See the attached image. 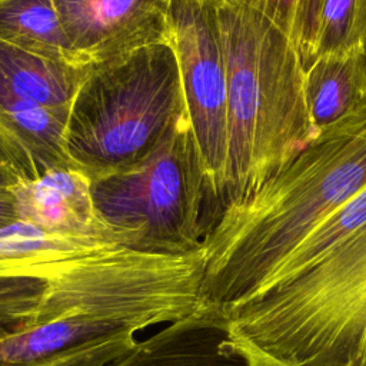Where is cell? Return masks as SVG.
I'll return each instance as SVG.
<instances>
[{
	"mask_svg": "<svg viewBox=\"0 0 366 366\" xmlns=\"http://www.w3.org/2000/svg\"><path fill=\"white\" fill-rule=\"evenodd\" d=\"M203 253H144L117 244L59 269L33 315L0 330V366H109L136 335L193 313Z\"/></svg>",
	"mask_w": 366,
	"mask_h": 366,
	"instance_id": "cell-1",
	"label": "cell"
},
{
	"mask_svg": "<svg viewBox=\"0 0 366 366\" xmlns=\"http://www.w3.org/2000/svg\"><path fill=\"white\" fill-rule=\"evenodd\" d=\"M366 186V106L316 137L250 196L229 203L202 243L199 307L220 317L257 293L295 247Z\"/></svg>",
	"mask_w": 366,
	"mask_h": 366,
	"instance_id": "cell-2",
	"label": "cell"
},
{
	"mask_svg": "<svg viewBox=\"0 0 366 366\" xmlns=\"http://www.w3.org/2000/svg\"><path fill=\"white\" fill-rule=\"evenodd\" d=\"M227 74L224 207L254 193L317 134L305 66L290 39L262 13L213 0Z\"/></svg>",
	"mask_w": 366,
	"mask_h": 366,
	"instance_id": "cell-3",
	"label": "cell"
},
{
	"mask_svg": "<svg viewBox=\"0 0 366 366\" xmlns=\"http://www.w3.org/2000/svg\"><path fill=\"white\" fill-rule=\"evenodd\" d=\"M184 123L177 57L170 43H159L89 69L67 116L64 144L74 166L97 180L137 167Z\"/></svg>",
	"mask_w": 366,
	"mask_h": 366,
	"instance_id": "cell-4",
	"label": "cell"
},
{
	"mask_svg": "<svg viewBox=\"0 0 366 366\" xmlns=\"http://www.w3.org/2000/svg\"><path fill=\"white\" fill-rule=\"evenodd\" d=\"M92 196L122 243L144 253L199 250L222 214L190 123L137 167L92 180Z\"/></svg>",
	"mask_w": 366,
	"mask_h": 366,
	"instance_id": "cell-5",
	"label": "cell"
},
{
	"mask_svg": "<svg viewBox=\"0 0 366 366\" xmlns=\"http://www.w3.org/2000/svg\"><path fill=\"white\" fill-rule=\"evenodd\" d=\"M190 127L222 212L227 160V74L213 0H173L169 13Z\"/></svg>",
	"mask_w": 366,
	"mask_h": 366,
	"instance_id": "cell-6",
	"label": "cell"
},
{
	"mask_svg": "<svg viewBox=\"0 0 366 366\" xmlns=\"http://www.w3.org/2000/svg\"><path fill=\"white\" fill-rule=\"evenodd\" d=\"M173 0H53L80 60L92 67L169 43Z\"/></svg>",
	"mask_w": 366,
	"mask_h": 366,
	"instance_id": "cell-7",
	"label": "cell"
},
{
	"mask_svg": "<svg viewBox=\"0 0 366 366\" xmlns=\"http://www.w3.org/2000/svg\"><path fill=\"white\" fill-rule=\"evenodd\" d=\"M10 189L21 222L53 234L123 244L94 206L92 180L76 167L53 169L36 179H20Z\"/></svg>",
	"mask_w": 366,
	"mask_h": 366,
	"instance_id": "cell-8",
	"label": "cell"
},
{
	"mask_svg": "<svg viewBox=\"0 0 366 366\" xmlns=\"http://www.w3.org/2000/svg\"><path fill=\"white\" fill-rule=\"evenodd\" d=\"M66 122L67 116L0 87V147L20 179L76 167L64 144Z\"/></svg>",
	"mask_w": 366,
	"mask_h": 366,
	"instance_id": "cell-9",
	"label": "cell"
},
{
	"mask_svg": "<svg viewBox=\"0 0 366 366\" xmlns=\"http://www.w3.org/2000/svg\"><path fill=\"white\" fill-rule=\"evenodd\" d=\"M109 366H243L229 346L226 320L199 307L156 333Z\"/></svg>",
	"mask_w": 366,
	"mask_h": 366,
	"instance_id": "cell-10",
	"label": "cell"
},
{
	"mask_svg": "<svg viewBox=\"0 0 366 366\" xmlns=\"http://www.w3.org/2000/svg\"><path fill=\"white\" fill-rule=\"evenodd\" d=\"M119 243L47 233L17 220L0 229V280L50 277L67 263Z\"/></svg>",
	"mask_w": 366,
	"mask_h": 366,
	"instance_id": "cell-11",
	"label": "cell"
},
{
	"mask_svg": "<svg viewBox=\"0 0 366 366\" xmlns=\"http://www.w3.org/2000/svg\"><path fill=\"white\" fill-rule=\"evenodd\" d=\"M305 93L317 133L366 106V49L316 56L305 69Z\"/></svg>",
	"mask_w": 366,
	"mask_h": 366,
	"instance_id": "cell-12",
	"label": "cell"
},
{
	"mask_svg": "<svg viewBox=\"0 0 366 366\" xmlns=\"http://www.w3.org/2000/svg\"><path fill=\"white\" fill-rule=\"evenodd\" d=\"M89 69L54 63L0 40V87L64 116Z\"/></svg>",
	"mask_w": 366,
	"mask_h": 366,
	"instance_id": "cell-13",
	"label": "cell"
},
{
	"mask_svg": "<svg viewBox=\"0 0 366 366\" xmlns=\"http://www.w3.org/2000/svg\"><path fill=\"white\" fill-rule=\"evenodd\" d=\"M0 40L54 63L89 67L73 50L53 0H0Z\"/></svg>",
	"mask_w": 366,
	"mask_h": 366,
	"instance_id": "cell-14",
	"label": "cell"
},
{
	"mask_svg": "<svg viewBox=\"0 0 366 366\" xmlns=\"http://www.w3.org/2000/svg\"><path fill=\"white\" fill-rule=\"evenodd\" d=\"M366 223V186L322 220L287 256L273 277L263 286L289 277L317 262ZM262 287V289H263ZM260 289V290H262ZM256 295V293H254ZM252 297V296H250Z\"/></svg>",
	"mask_w": 366,
	"mask_h": 366,
	"instance_id": "cell-15",
	"label": "cell"
},
{
	"mask_svg": "<svg viewBox=\"0 0 366 366\" xmlns=\"http://www.w3.org/2000/svg\"><path fill=\"white\" fill-rule=\"evenodd\" d=\"M250 7L273 21L295 44L305 69L316 57L322 0H227Z\"/></svg>",
	"mask_w": 366,
	"mask_h": 366,
	"instance_id": "cell-16",
	"label": "cell"
},
{
	"mask_svg": "<svg viewBox=\"0 0 366 366\" xmlns=\"http://www.w3.org/2000/svg\"><path fill=\"white\" fill-rule=\"evenodd\" d=\"M366 49V0H322L316 56Z\"/></svg>",
	"mask_w": 366,
	"mask_h": 366,
	"instance_id": "cell-17",
	"label": "cell"
},
{
	"mask_svg": "<svg viewBox=\"0 0 366 366\" xmlns=\"http://www.w3.org/2000/svg\"><path fill=\"white\" fill-rule=\"evenodd\" d=\"M19 220L14 196L10 187L0 186V229Z\"/></svg>",
	"mask_w": 366,
	"mask_h": 366,
	"instance_id": "cell-18",
	"label": "cell"
},
{
	"mask_svg": "<svg viewBox=\"0 0 366 366\" xmlns=\"http://www.w3.org/2000/svg\"><path fill=\"white\" fill-rule=\"evenodd\" d=\"M20 180L19 173L16 172L14 166L6 156V153L0 147V186H13Z\"/></svg>",
	"mask_w": 366,
	"mask_h": 366,
	"instance_id": "cell-19",
	"label": "cell"
},
{
	"mask_svg": "<svg viewBox=\"0 0 366 366\" xmlns=\"http://www.w3.org/2000/svg\"><path fill=\"white\" fill-rule=\"evenodd\" d=\"M357 366H366V340H365V345H363V349H362V355H360V360H359Z\"/></svg>",
	"mask_w": 366,
	"mask_h": 366,
	"instance_id": "cell-20",
	"label": "cell"
}]
</instances>
